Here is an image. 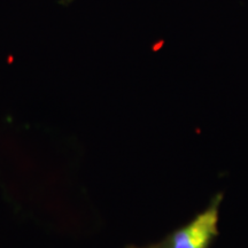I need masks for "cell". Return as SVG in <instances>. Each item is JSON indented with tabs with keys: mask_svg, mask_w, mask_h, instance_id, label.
Wrapping results in <instances>:
<instances>
[{
	"mask_svg": "<svg viewBox=\"0 0 248 248\" xmlns=\"http://www.w3.org/2000/svg\"><path fill=\"white\" fill-rule=\"evenodd\" d=\"M125 248H157L156 245L153 244L151 245V246H147V247H138V246H133V245H130V246H126Z\"/></svg>",
	"mask_w": 248,
	"mask_h": 248,
	"instance_id": "7a4b0ae2",
	"label": "cell"
},
{
	"mask_svg": "<svg viewBox=\"0 0 248 248\" xmlns=\"http://www.w3.org/2000/svg\"><path fill=\"white\" fill-rule=\"evenodd\" d=\"M224 199L217 193L202 212L191 221L167 234L156 245L157 248H210L219 234V215Z\"/></svg>",
	"mask_w": 248,
	"mask_h": 248,
	"instance_id": "6da1fadb",
	"label": "cell"
}]
</instances>
